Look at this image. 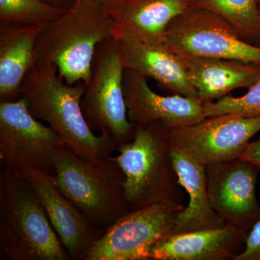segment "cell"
I'll return each instance as SVG.
<instances>
[{
	"label": "cell",
	"instance_id": "6da1fadb",
	"mask_svg": "<svg viewBox=\"0 0 260 260\" xmlns=\"http://www.w3.org/2000/svg\"><path fill=\"white\" fill-rule=\"evenodd\" d=\"M115 18L96 0H78L43 27L36 45L35 65H54L65 83L87 85L98 45L113 37Z\"/></svg>",
	"mask_w": 260,
	"mask_h": 260
},
{
	"label": "cell",
	"instance_id": "7a4b0ae2",
	"mask_svg": "<svg viewBox=\"0 0 260 260\" xmlns=\"http://www.w3.org/2000/svg\"><path fill=\"white\" fill-rule=\"evenodd\" d=\"M85 83H66L54 65L34 67L20 85V96L34 117L45 121L61 144L86 158L112 155L117 146L106 135H95L82 111Z\"/></svg>",
	"mask_w": 260,
	"mask_h": 260
},
{
	"label": "cell",
	"instance_id": "3957f363",
	"mask_svg": "<svg viewBox=\"0 0 260 260\" xmlns=\"http://www.w3.org/2000/svg\"><path fill=\"white\" fill-rule=\"evenodd\" d=\"M0 214L1 252L10 259H70L31 185L20 172L5 165Z\"/></svg>",
	"mask_w": 260,
	"mask_h": 260
},
{
	"label": "cell",
	"instance_id": "277c9868",
	"mask_svg": "<svg viewBox=\"0 0 260 260\" xmlns=\"http://www.w3.org/2000/svg\"><path fill=\"white\" fill-rule=\"evenodd\" d=\"M169 130L155 123L135 125L133 140L116 148L114 158L125 177L124 194L130 211L162 202L183 203Z\"/></svg>",
	"mask_w": 260,
	"mask_h": 260
},
{
	"label": "cell",
	"instance_id": "5b68a950",
	"mask_svg": "<svg viewBox=\"0 0 260 260\" xmlns=\"http://www.w3.org/2000/svg\"><path fill=\"white\" fill-rule=\"evenodd\" d=\"M53 175L61 192L102 230L130 211L125 177L112 155L86 158L61 146L54 157Z\"/></svg>",
	"mask_w": 260,
	"mask_h": 260
},
{
	"label": "cell",
	"instance_id": "8992f818",
	"mask_svg": "<svg viewBox=\"0 0 260 260\" xmlns=\"http://www.w3.org/2000/svg\"><path fill=\"white\" fill-rule=\"evenodd\" d=\"M124 71L119 40L112 37L99 44L91 78L85 85L81 100L82 111L91 129L109 137L117 147L131 141L135 132L128 117Z\"/></svg>",
	"mask_w": 260,
	"mask_h": 260
},
{
	"label": "cell",
	"instance_id": "52a82bcc",
	"mask_svg": "<svg viewBox=\"0 0 260 260\" xmlns=\"http://www.w3.org/2000/svg\"><path fill=\"white\" fill-rule=\"evenodd\" d=\"M164 47L179 56L260 64V47L244 42L225 20L203 8H191L173 20Z\"/></svg>",
	"mask_w": 260,
	"mask_h": 260
},
{
	"label": "cell",
	"instance_id": "ba28073f",
	"mask_svg": "<svg viewBox=\"0 0 260 260\" xmlns=\"http://www.w3.org/2000/svg\"><path fill=\"white\" fill-rule=\"evenodd\" d=\"M183 203L162 202L132 210L106 229L85 260H150L153 246L173 234Z\"/></svg>",
	"mask_w": 260,
	"mask_h": 260
},
{
	"label": "cell",
	"instance_id": "9c48e42d",
	"mask_svg": "<svg viewBox=\"0 0 260 260\" xmlns=\"http://www.w3.org/2000/svg\"><path fill=\"white\" fill-rule=\"evenodd\" d=\"M63 146L50 126L34 117L23 96L0 102V158L18 172L42 170L54 174L56 152Z\"/></svg>",
	"mask_w": 260,
	"mask_h": 260
},
{
	"label": "cell",
	"instance_id": "30bf717a",
	"mask_svg": "<svg viewBox=\"0 0 260 260\" xmlns=\"http://www.w3.org/2000/svg\"><path fill=\"white\" fill-rule=\"evenodd\" d=\"M260 131V116L225 114L205 117L192 125L169 130L173 148L206 166L239 158Z\"/></svg>",
	"mask_w": 260,
	"mask_h": 260
},
{
	"label": "cell",
	"instance_id": "8fae6325",
	"mask_svg": "<svg viewBox=\"0 0 260 260\" xmlns=\"http://www.w3.org/2000/svg\"><path fill=\"white\" fill-rule=\"evenodd\" d=\"M210 205L226 225L249 232L260 216V167L239 158L205 167Z\"/></svg>",
	"mask_w": 260,
	"mask_h": 260
},
{
	"label": "cell",
	"instance_id": "7c38bea8",
	"mask_svg": "<svg viewBox=\"0 0 260 260\" xmlns=\"http://www.w3.org/2000/svg\"><path fill=\"white\" fill-rule=\"evenodd\" d=\"M19 172L28 181L40 200L70 259L85 260L105 231L94 225L61 192L53 174L42 170Z\"/></svg>",
	"mask_w": 260,
	"mask_h": 260
},
{
	"label": "cell",
	"instance_id": "4fadbf2b",
	"mask_svg": "<svg viewBox=\"0 0 260 260\" xmlns=\"http://www.w3.org/2000/svg\"><path fill=\"white\" fill-rule=\"evenodd\" d=\"M148 78L125 70L123 80L128 117L135 125L160 124L169 129L192 125L205 119L200 99L174 94L160 95L150 88Z\"/></svg>",
	"mask_w": 260,
	"mask_h": 260
},
{
	"label": "cell",
	"instance_id": "5bb4252c",
	"mask_svg": "<svg viewBox=\"0 0 260 260\" xmlns=\"http://www.w3.org/2000/svg\"><path fill=\"white\" fill-rule=\"evenodd\" d=\"M249 232L223 228L173 233L150 251V260H234L245 248Z\"/></svg>",
	"mask_w": 260,
	"mask_h": 260
},
{
	"label": "cell",
	"instance_id": "9a60e30c",
	"mask_svg": "<svg viewBox=\"0 0 260 260\" xmlns=\"http://www.w3.org/2000/svg\"><path fill=\"white\" fill-rule=\"evenodd\" d=\"M124 69L133 70L152 78L169 93L199 99L180 56L132 38L118 39Z\"/></svg>",
	"mask_w": 260,
	"mask_h": 260
},
{
	"label": "cell",
	"instance_id": "2e32d148",
	"mask_svg": "<svg viewBox=\"0 0 260 260\" xmlns=\"http://www.w3.org/2000/svg\"><path fill=\"white\" fill-rule=\"evenodd\" d=\"M192 8L193 0H128L116 18L113 37L164 47L168 25Z\"/></svg>",
	"mask_w": 260,
	"mask_h": 260
},
{
	"label": "cell",
	"instance_id": "e0dca14e",
	"mask_svg": "<svg viewBox=\"0 0 260 260\" xmlns=\"http://www.w3.org/2000/svg\"><path fill=\"white\" fill-rule=\"evenodd\" d=\"M180 58L203 104L218 100L236 89L250 88L260 81L259 63L191 56Z\"/></svg>",
	"mask_w": 260,
	"mask_h": 260
},
{
	"label": "cell",
	"instance_id": "ac0fdd59",
	"mask_svg": "<svg viewBox=\"0 0 260 260\" xmlns=\"http://www.w3.org/2000/svg\"><path fill=\"white\" fill-rule=\"evenodd\" d=\"M172 158L179 182L189 197V204L179 214L174 233L225 226L223 218L210 205L205 166L176 148H172Z\"/></svg>",
	"mask_w": 260,
	"mask_h": 260
},
{
	"label": "cell",
	"instance_id": "d6986e66",
	"mask_svg": "<svg viewBox=\"0 0 260 260\" xmlns=\"http://www.w3.org/2000/svg\"><path fill=\"white\" fill-rule=\"evenodd\" d=\"M44 26H0V102L20 97V85L35 65L37 38Z\"/></svg>",
	"mask_w": 260,
	"mask_h": 260
},
{
	"label": "cell",
	"instance_id": "ffe728a7",
	"mask_svg": "<svg viewBox=\"0 0 260 260\" xmlns=\"http://www.w3.org/2000/svg\"><path fill=\"white\" fill-rule=\"evenodd\" d=\"M193 6L219 15L244 42L260 47L258 0H193Z\"/></svg>",
	"mask_w": 260,
	"mask_h": 260
},
{
	"label": "cell",
	"instance_id": "44dd1931",
	"mask_svg": "<svg viewBox=\"0 0 260 260\" xmlns=\"http://www.w3.org/2000/svg\"><path fill=\"white\" fill-rule=\"evenodd\" d=\"M66 10L42 0H0V26H45Z\"/></svg>",
	"mask_w": 260,
	"mask_h": 260
},
{
	"label": "cell",
	"instance_id": "7402d4cb",
	"mask_svg": "<svg viewBox=\"0 0 260 260\" xmlns=\"http://www.w3.org/2000/svg\"><path fill=\"white\" fill-rule=\"evenodd\" d=\"M203 108L205 117L225 114L260 116V81L251 85L242 96L225 95L217 102L204 103Z\"/></svg>",
	"mask_w": 260,
	"mask_h": 260
},
{
	"label": "cell",
	"instance_id": "603a6c76",
	"mask_svg": "<svg viewBox=\"0 0 260 260\" xmlns=\"http://www.w3.org/2000/svg\"><path fill=\"white\" fill-rule=\"evenodd\" d=\"M234 260H260V216L248 233L244 250Z\"/></svg>",
	"mask_w": 260,
	"mask_h": 260
},
{
	"label": "cell",
	"instance_id": "cb8c5ba5",
	"mask_svg": "<svg viewBox=\"0 0 260 260\" xmlns=\"http://www.w3.org/2000/svg\"><path fill=\"white\" fill-rule=\"evenodd\" d=\"M239 158L248 160L260 167V139L250 142Z\"/></svg>",
	"mask_w": 260,
	"mask_h": 260
},
{
	"label": "cell",
	"instance_id": "d4e9b609",
	"mask_svg": "<svg viewBox=\"0 0 260 260\" xmlns=\"http://www.w3.org/2000/svg\"><path fill=\"white\" fill-rule=\"evenodd\" d=\"M96 1L104 5L108 11L114 16L116 20L128 0H96Z\"/></svg>",
	"mask_w": 260,
	"mask_h": 260
},
{
	"label": "cell",
	"instance_id": "484cf974",
	"mask_svg": "<svg viewBox=\"0 0 260 260\" xmlns=\"http://www.w3.org/2000/svg\"><path fill=\"white\" fill-rule=\"evenodd\" d=\"M42 1L57 7V8L68 10L74 5L78 0H42Z\"/></svg>",
	"mask_w": 260,
	"mask_h": 260
},
{
	"label": "cell",
	"instance_id": "4316f807",
	"mask_svg": "<svg viewBox=\"0 0 260 260\" xmlns=\"http://www.w3.org/2000/svg\"><path fill=\"white\" fill-rule=\"evenodd\" d=\"M258 6H259V8L260 10V0H258Z\"/></svg>",
	"mask_w": 260,
	"mask_h": 260
}]
</instances>
